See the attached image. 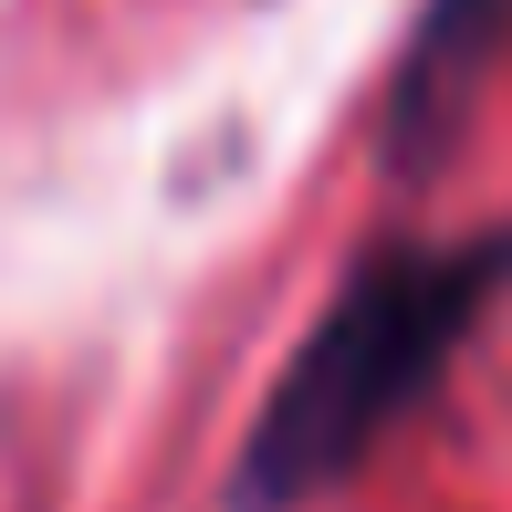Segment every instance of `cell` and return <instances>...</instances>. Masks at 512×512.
I'll list each match as a JSON object with an SVG mask.
<instances>
[{"label": "cell", "instance_id": "7a4b0ae2", "mask_svg": "<svg viewBox=\"0 0 512 512\" xmlns=\"http://www.w3.org/2000/svg\"><path fill=\"white\" fill-rule=\"evenodd\" d=\"M512 42V0H418L408 21V53H398V84H387V157L418 168L460 136L481 74L502 63Z\"/></svg>", "mask_w": 512, "mask_h": 512}, {"label": "cell", "instance_id": "6da1fadb", "mask_svg": "<svg viewBox=\"0 0 512 512\" xmlns=\"http://www.w3.org/2000/svg\"><path fill=\"white\" fill-rule=\"evenodd\" d=\"M502 283H512V230L377 241L314 314V335L293 345V366L272 377L241 439V471H230V512H304L335 481H356L398 439V418H418V398L460 366Z\"/></svg>", "mask_w": 512, "mask_h": 512}]
</instances>
